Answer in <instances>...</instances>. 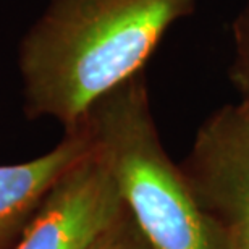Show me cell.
Instances as JSON below:
<instances>
[{"mask_svg": "<svg viewBox=\"0 0 249 249\" xmlns=\"http://www.w3.org/2000/svg\"><path fill=\"white\" fill-rule=\"evenodd\" d=\"M84 124L154 249H228L181 167L163 149L142 73L104 97Z\"/></svg>", "mask_w": 249, "mask_h": 249, "instance_id": "7a4b0ae2", "label": "cell"}, {"mask_svg": "<svg viewBox=\"0 0 249 249\" xmlns=\"http://www.w3.org/2000/svg\"><path fill=\"white\" fill-rule=\"evenodd\" d=\"M124 211L107 163L91 144L46 194L15 249H92Z\"/></svg>", "mask_w": 249, "mask_h": 249, "instance_id": "277c9868", "label": "cell"}, {"mask_svg": "<svg viewBox=\"0 0 249 249\" xmlns=\"http://www.w3.org/2000/svg\"><path fill=\"white\" fill-rule=\"evenodd\" d=\"M86 124L55 149L18 165H0V245L33 217L52 186L91 149Z\"/></svg>", "mask_w": 249, "mask_h": 249, "instance_id": "5b68a950", "label": "cell"}, {"mask_svg": "<svg viewBox=\"0 0 249 249\" xmlns=\"http://www.w3.org/2000/svg\"><path fill=\"white\" fill-rule=\"evenodd\" d=\"M181 170L228 249H249V112L218 108L199 126Z\"/></svg>", "mask_w": 249, "mask_h": 249, "instance_id": "3957f363", "label": "cell"}, {"mask_svg": "<svg viewBox=\"0 0 249 249\" xmlns=\"http://www.w3.org/2000/svg\"><path fill=\"white\" fill-rule=\"evenodd\" d=\"M197 0H53L21 52L29 112L78 129L142 68Z\"/></svg>", "mask_w": 249, "mask_h": 249, "instance_id": "6da1fadb", "label": "cell"}, {"mask_svg": "<svg viewBox=\"0 0 249 249\" xmlns=\"http://www.w3.org/2000/svg\"><path fill=\"white\" fill-rule=\"evenodd\" d=\"M92 249H154L146 240L128 211L104 235Z\"/></svg>", "mask_w": 249, "mask_h": 249, "instance_id": "52a82bcc", "label": "cell"}, {"mask_svg": "<svg viewBox=\"0 0 249 249\" xmlns=\"http://www.w3.org/2000/svg\"><path fill=\"white\" fill-rule=\"evenodd\" d=\"M235 33V62L231 79L241 94V106L249 112V3L233 26Z\"/></svg>", "mask_w": 249, "mask_h": 249, "instance_id": "8992f818", "label": "cell"}]
</instances>
